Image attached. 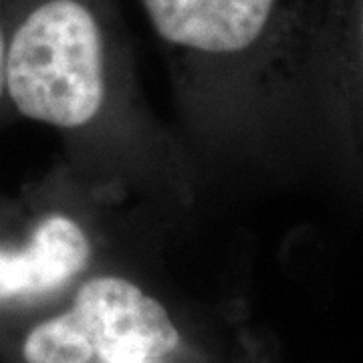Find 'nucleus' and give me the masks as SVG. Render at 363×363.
<instances>
[{"mask_svg":"<svg viewBox=\"0 0 363 363\" xmlns=\"http://www.w3.org/2000/svg\"><path fill=\"white\" fill-rule=\"evenodd\" d=\"M116 40L111 0H13L9 111L63 133L85 131L109 101Z\"/></svg>","mask_w":363,"mask_h":363,"instance_id":"f257e3e1","label":"nucleus"},{"mask_svg":"<svg viewBox=\"0 0 363 363\" xmlns=\"http://www.w3.org/2000/svg\"><path fill=\"white\" fill-rule=\"evenodd\" d=\"M45 184L0 200V317L49 303L87 269L93 242Z\"/></svg>","mask_w":363,"mask_h":363,"instance_id":"f03ea898","label":"nucleus"},{"mask_svg":"<svg viewBox=\"0 0 363 363\" xmlns=\"http://www.w3.org/2000/svg\"><path fill=\"white\" fill-rule=\"evenodd\" d=\"M182 65L233 71L255 65L289 23L293 0H140Z\"/></svg>","mask_w":363,"mask_h":363,"instance_id":"7ed1b4c3","label":"nucleus"},{"mask_svg":"<svg viewBox=\"0 0 363 363\" xmlns=\"http://www.w3.org/2000/svg\"><path fill=\"white\" fill-rule=\"evenodd\" d=\"M99 363L160 362L180 345L166 307L123 277H93L67 309Z\"/></svg>","mask_w":363,"mask_h":363,"instance_id":"20e7f679","label":"nucleus"},{"mask_svg":"<svg viewBox=\"0 0 363 363\" xmlns=\"http://www.w3.org/2000/svg\"><path fill=\"white\" fill-rule=\"evenodd\" d=\"M11 11H13V0H0V117L9 113V105H6V43H9Z\"/></svg>","mask_w":363,"mask_h":363,"instance_id":"39448f33","label":"nucleus"},{"mask_svg":"<svg viewBox=\"0 0 363 363\" xmlns=\"http://www.w3.org/2000/svg\"><path fill=\"white\" fill-rule=\"evenodd\" d=\"M111 363H157L154 359H125V362H111Z\"/></svg>","mask_w":363,"mask_h":363,"instance_id":"423d86ee","label":"nucleus"},{"mask_svg":"<svg viewBox=\"0 0 363 363\" xmlns=\"http://www.w3.org/2000/svg\"><path fill=\"white\" fill-rule=\"evenodd\" d=\"M362 28H363V11H362Z\"/></svg>","mask_w":363,"mask_h":363,"instance_id":"0eeeda50","label":"nucleus"}]
</instances>
